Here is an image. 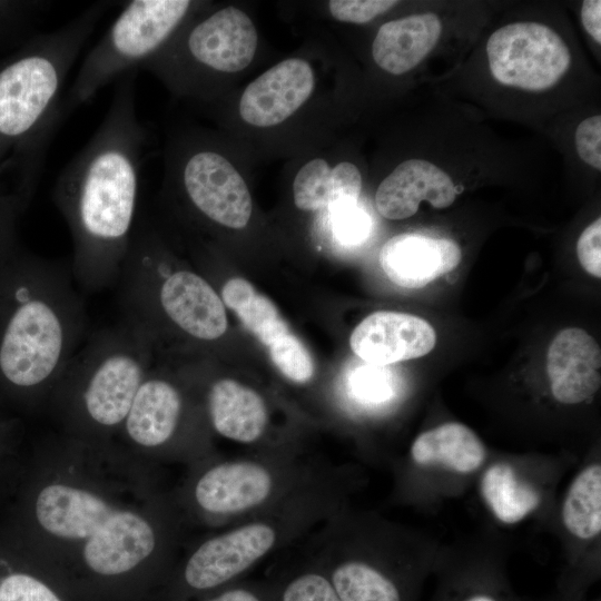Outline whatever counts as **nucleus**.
I'll use <instances>...</instances> for the list:
<instances>
[{"instance_id": "f257e3e1", "label": "nucleus", "mask_w": 601, "mask_h": 601, "mask_svg": "<svg viewBox=\"0 0 601 601\" xmlns=\"http://www.w3.org/2000/svg\"><path fill=\"white\" fill-rule=\"evenodd\" d=\"M0 529L77 601H157L189 525L159 466L56 433L31 445Z\"/></svg>"}, {"instance_id": "f03ea898", "label": "nucleus", "mask_w": 601, "mask_h": 601, "mask_svg": "<svg viewBox=\"0 0 601 601\" xmlns=\"http://www.w3.org/2000/svg\"><path fill=\"white\" fill-rule=\"evenodd\" d=\"M136 73L118 79L104 120L52 190L71 234L70 267L82 292L118 282L135 230L146 138L136 111Z\"/></svg>"}, {"instance_id": "7ed1b4c3", "label": "nucleus", "mask_w": 601, "mask_h": 601, "mask_svg": "<svg viewBox=\"0 0 601 601\" xmlns=\"http://www.w3.org/2000/svg\"><path fill=\"white\" fill-rule=\"evenodd\" d=\"M70 263L26 250L0 264V406L45 412L86 338L85 300Z\"/></svg>"}, {"instance_id": "20e7f679", "label": "nucleus", "mask_w": 601, "mask_h": 601, "mask_svg": "<svg viewBox=\"0 0 601 601\" xmlns=\"http://www.w3.org/2000/svg\"><path fill=\"white\" fill-rule=\"evenodd\" d=\"M109 7L93 3L0 60V181L7 186L9 178L26 207L53 132L66 117L61 96L67 76Z\"/></svg>"}, {"instance_id": "39448f33", "label": "nucleus", "mask_w": 601, "mask_h": 601, "mask_svg": "<svg viewBox=\"0 0 601 601\" xmlns=\"http://www.w3.org/2000/svg\"><path fill=\"white\" fill-rule=\"evenodd\" d=\"M341 479L184 548L157 601H191L236 582L343 510Z\"/></svg>"}, {"instance_id": "423d86ee", "label": "nucleus", "mask_w": 601, "mask_h": 601, "mask_svg": "<svg viewBox=\"0 0 601 601\" xmlns=\"http://www.w3.org/2000/svg\"><path fill=\"white\" fill-rule=\"evenodd\" d=\"M151 356L149 341L125 321L85 338L47 404L58 433L92 449L117 445Z\"/></svg>"}, {"instance_id": "0eeeda50", "label": "nucleus", "mask_w": 601, "mask_h": 601, "mask_svg": "<svg viewBox=\"0 0 601 601\" xmlns=\"http://www.w3.org/2000/svg\"><path fill=\"white\" fill-rule=\"evenodd\" d=\"M338 477L325 460L275 445L247 456L214 455L188 466L173 492L189 528L216 530L268 512Z\"/></svg>"}, {"instance_id": "6e6552de", "label": "nucleus", "mask_w": 601, "mask_h": 601, "mask_svg": "<svg viewBox=\"0 0 601 601\" xmlns=\"http://www.w3.org/2000/svg\"><path fill=\"white\" fill-rule=\"evenodd\" d=\"M124 321L152 346L174 329L197 342H214L227 331L225 305L211 285L176 267L151 233L136 227L118 279Z\"/></svg>"}, {"instance_id": "1a4fd4ad", "label": "nucleus", "mask_w": 601, "mask_h": 601, "mask_svg": "<svg viewBox=\"0 0 601 601\" xmlns=\"http://www.w3.org/2000/svg\"><path fill=\"white\" fill-rule=\"evenodd\" d=\"M203 405L168 375L150 368L118 432L116 444L146 464L186 467L216 455Z\"/></svg>"}, {"instance_id": "9d476101", "label": "nucleus", "mask_w": 601, "mask_h": 601, "mask_svg": "<svg viewBox=\"0 0 601 601\" xmlns=\"http://www.w3.org/2000/svg\"><path fill=\"white\" fill-rule=\"evenodd\" d=\"M189 0H132L87 53L63 100V111L88 102L109 82L156 57L189 14Z\"/></svg>"}, {"instance_id": "9b49d317", "label": "nucleus", "mask_w": 601, "mask_h": 601, "mask_svg": "<svg viewBox=\"0 0 601 601\" xmlns=\"http://www.w3.org/2000/svg\"><path fill=\"white\" fill-rule=\"evenodd\" d=\"M335 515L313 532L307 550L339 600L411 601L406 577L378 558L359 552Z\"/></svg>"}, {"instance_id": "f8f14e48", "label": "nucleus", "mask_w": 601, "mask_h": 601, "mask_svg": "<svg viewBox=\"0 0 601 601\" xmlns=\"http://www.w3.org/2000/svg\"><path fill=\"white\" fill-rule=\"evenodd\" d=\"M486 55L499 82L530 91L551 88L571 65L563 39L550 27L532 21L499 28L487 40Z\"/></svg>"}, {"instance_id": "ddd939ff", "label": "nucleus", "mask_w": 601, "mask_h": 601, "mask_svg": "<svg viewBox=\"0 0 601 601\" xmlns=\"http://www.w3.org/2000/svg\"><path fill=\"white\" fill-rule=\"evenodd\" d=\"M179 181L186 199L206 219L233 229L248 224L253 211L248 187L221 154L193 150L181 162Z\"/></svg>"}, {"instance_id": "4468645a", "label": "nucleus", "mask_w": 601, "mask_h": 601, "mask_svg": "<svg viewBox=\"0 0 601 601\" xmlns=\"http://www.w3.org/2000/svg\"><path fill=\"white\" fill-rule=\"evenodd\" d=\"M257 32L243 10L229 6L200 20L187 32L184 58L201 70L238 72L253 61Z\"/></svg>"}, {"instance_id": "2eb2a0df", "label": "nucleus", "mask_w": 601, "mask_h": 601, "mask_svg": "<svg viewBox=\"0 0 601 601\" xmlns=\"http://www.w3.org/2000/svg\"><path fill=\"white\" fill-rule=\"evenodd\" d=\"M435 343V331L425 319L390 311L368 315L349 337L356 356L380 366L422 357L434 348Z\"/></svg>"}, {"instance_id": "dca6fc26", "label": "nucleus", "mask_w": 601, "mask_h": 601, "mask_svg": "<svg viewBox=\"0 0 601 601\" xmlns=\"http://www.w3.org/2000/svg\"><path fill=\"white\" fill-rule=\"evenodd\" d=\"M314 86L315 76L306 60H283L246 87L239 100V115L255 127L276 126L303 106Z\"/></svg>"}, {"instance_id": "f3484780", "label": "nucleus", "mask_w": 601, "mask_h": 601, "mask_svg": "<svg viewBox=\"0 0 601 601\" xmlns=\"http://www.w3.org/2000/svg\"><path fill=\"white\" fill-rule=\"evenodd\" d=\"M200 397L210 431L239 444L263 443L269 411L257 391L233 378H216Z\"/></svg>"}, {"instance_id": "a211bd4d", "label": "nucleus", "mask_w": 601, "mask_h": 601, "mask_svg": "<svg viewBox=\"0 0 601 601\" xmlns=\"http://www.w3.org/2000/svg\"><path fill=\"white\" fill-rule=\"evenodd\" d=\"M601 349L585 331L570 327L551 342L546 373L553 397L563 404H579L593 396L601 384Z\"/></svg>"}, {"instance_id": "6ab92c4d", "label": "nucleus", "mask_w": 601, "mask_h": 601, "mask_svg": "<svg viewBox=\"0 0 601 601\" xmlns=\"http://www.w3.org/2000/svg\"><path fill=\"white\" fill-rule=\"evenodd\" d=\"M461 259L462 250L454 240L412 233L390 238L380 253L388 279L408 289L422 288L450 273Z\"/></svg>"}, {"instance_id": "aec40b11", "label": "nucleus", "mask_w": 601, "mask_h": 601, "mask_svg": "<svg viewBox=\"0 0 601 601\" xmlns=\"http://www.w3.org/2000/svg\"><path fill=\"white\" fill-rule=\"evenodd\" d=\"M456 198L449 175L423 159H407L383 179L375 194L377 211L387 219L412 217L422 201L434 208H446Z\"/></svg>"}, {"instance_id": "412c9836", "label": "nucleus", "mask_w": 601, "mask_h": 601, "mask_svg": "<svg viewBox=\"0 0 601 601\" xmlns=\"http://www.w3.org/2000/svg\"><path fill=\"white\" fill-rule=\"evenodd\" d=\"M441 32V20L431 12L388 21L381 26L375 36L373 59L384 71L403 75L432 51Z\"/></svg>"}, {"instance_id": "4be33fe9", "label": "nucleus", "mask_w": 601, "mask_h": 601, "mask_svg": "<svg viewBox=\"0 0 601 601\" xmlns=\"http://www.w3.org/2000/svg\"><path fill=\"white\" fill-rule=\"evenodd\" d=\"M362 190L358 168L342 161L331 167L323 158H314L296 174L294 203L302 210H338L355 206Z\"/></svg>"}, {"instance_id": "5701e85b", "label": "nucleus", "mask_w": 601, "mask_h": 601, "mask_svg": "<svg viewBox=\"0 0 601 601\" xmlns=\"http://www.w3.org/2000/svg\"><path fill=\"white\" fill-rule=\"evenodd\" d=\"M410 456L420 466L439 465L457 474H471L483 465L486 450L470 427L449 422L417 435Z\"/></svg>"}, {"instance_id": "b1692460", "label": "nucleus", "mask_w": 601, "mask_h": 601, "mask_svg": "<svg viewBox=\"0 0 601 601\" xmlns=\"http://www.w3.org/2000/svg\"><path fill=\"white\" fill-rule=\"evenodd\" d=\"M0 601H77L65 585L0 529Z\"/></svg>"}, {"instance_id": "393cba45", "label": "nucleus", "mask_w": 601, "mask_h": 601, "mask_svg": "<svg viewBox=\"0 0 601 601\" xmlns=\"http://www.w3.org/2000/svg\"><path fill=\"white\" fill-rule=\"evenodd\" d=\"M480 487L490 511L504 524L521 522L541 503L538 490L520 479L514 467L505 462L491 464L482 475Z\"/></svg>"}, {"instance_id": "a878e982", "label": "nucleus", "mask_w": 601, "mask_h": 601, "mask_svg": "<svg viewBox=\"0 0 601 601\" xmlns=\"http://www.w3.org/2000/svg\"><path fill=\"white\" fill-rule=\"evenodd\" d=\"M221 302L262 344L269 346L290 332L276 305L246 279L234 277L221 287Z\"/></svg>"}, {"instance_id": "bb28decb", "label": "nucleus", "mask_w": 601, "mask_h": 601, "mask_svg": "<svg viewBox=\"0 0 601 601\" xmlns=\"http://www.w3.org/2000/svg\"><path fill=\"white\" fill-rule=\"evenodd\" d=\"M566 531L579 540H592L601 531V464L592 463L571 482L561 508Z\"/></svg>"}, {"instance_id": "cd10ccee", "label": "nucleus", "mask_w": 601, "mask_h": 601, "mask_svg": "<svg viewBox=\"0 0 601 601\" xmlns=\"http://www.w3.org/2000/svg\"><path fill=\"white\" fill-rule=\"evenodd\" d=\"M267 579L272 585L273 601H341L308 550L300 558L276 569Z\"/></svg>"}, {"instance_id": "c85d7f7f", "label": "nucleus", "mask_w": 601, "mask_h": 601, "mask_svg": "<svg viewBox=\"0 0 601 601\" xmlns=\"http://www.w3.org/2000/svg\"><path fill=\"white\" fill-rule=\"evenodd\" d=\"M30 447L21 416L0 406V513L21 482Z\"/></svg>"}, {"instance_id": "c756f323", "label": "nucleus", "mask_w": 601, "mask_h": 601, "mask_svg": "<svg viewBox=\"0 0 601 601\" xmlns=\"http://www.w3.org/2000/svg\"><path fill=\"white\" fill-rule=\"evenodd\" d=\"M269 356L277 370L290 382L305 384L314 375V363L306 346L292 332L268 346Z\"/></svg>"}, {"instance_id": "7c9ffc66", "label": "nucleus", "mask_w": 601, "mask_h": 601, "mask_svg": "<svg viewBox=\"0 0 601 601\" xmlns=\"http://www.w3.org/2000/svg\"><path fill=\"white\" fill-rule=\"evenodd\" d=\"M26 209L21 199L0 181V264L23 249L19 243L18 223Z\"/></svg>"}, {"instance_id": "2f4dec72", "label": "nucleus", "mask_w": 601, "mask_h": 601, "mask_svg": "<svg viewBox=\"0 0 601 601\" xmlns=\"http://www.w3.org/2000/svg\"><path fill=\"white\" fill-rule=\"evenodd\" d=\"M348 387L357 401L381 403L392 394V376L384 366L367 364L355 370Z\"/></svg>"}, {"instance_id": "473e14b6", "label": "nucleus", "mask_w": 601, "mask_h": 601, "mask_svg": "<svg viewBox=\"0 0 601 601\" xmlns=\"http://www.w3.org/2000/svg\"><path fill=\"white\" fill-rule=\"evenodd\" d=\"M397 3L398 1L392 0H331L328 10L338 21L362 24L388 11Z\"/></svg>"}, {"instance_id": "72a5a7b5", "label": "nucleus", "mask_w": 601, "mask_h": 601, "mask_svg": "<svg viewBox=\"0 0 601 601\" xmlns=\"http://www.w3.org/2000/svg\"><path fill=\"white\" fill-rule=\"evenodd\" d=\"M191 601H273L269 580L244 579L219 591Z\"/></svg>"}, {"instance_id": "f704fd0d", "label": "nucleus", "mask_w": 601, "mask_h": 601, "mask_svg": "<svg viewBox=\"0 0 601 601\" xmlns=\"http://www.w3.org/2000/svg\"><path fill=\"white\" fill-rule=\"evenodd\" d=\"M575 148L579 157L591 167L601 170V116L581 121L575 130Z\"/></svg>"}, {"instance_id": "c9c22d12", "label": "nucleus", "mask_w": 601, "mask_h": 601, "mask_svg": "<svg viewBox=\"0 0 601 601\" xmlns=\"http://www.w3.org/2000/svg\"><path fill=\"white\" fill-rule=\"evenodd\" d=\"M601 219L593 220L581 233L578 244V258L583 269L590 275L601 277Z\"/></svg>"}, {"instance_id": "e433bc0d", "label": "nucleus", "mask_w": 601, "mask_h": 601, "mask_svg": "<svg viewBox=\"0 0 601 601\" xmlns=\"http://www.w3.org/2000/svg\"><path fill=\"white\" fill-rule=\"evenodd\" d=\"M334 231L344 244H357L363 242L370 230V218L356 206L336 210Z\"/></svg>"}, {"instance_id": "4c0bfd02", "label": "nucleus", "mask_w": 601, "mask_h": 601, "mask_svg": "<svg viewBox=\"0 0 601 601\" xmlns=\"http://www.w3.org/2000/svg\"><path fill=\"white\" fill-rule=\"evenodd\" d=\"M42 4L38 1H0V39L22 27Z\"/></svg>"}, {"instance_id": "58836bf2", "label": "nucleus", "mask_w": 601, "mask_h": 601, "mask_svg": "<svg viewBox=\"0 0 601 601\" xmlns=\"http://www.w3.org/2000/svg\"><path fill=\"white\" fill-rule=\"evenodd\" d=\"M601 1L585 0L581 7V20L587 32L601 43Z\"/></svg>"}, {"instance_id": "ea45409f", "label": "nucleus", "mask_w": 601, "mask_h": 601, "mask_svg": "<svg viewBox=\"0 0 601 601\" xmlns=\"http://www.w3.org/2000/svg\"><path fill=\"white\" fill-rule=\"evenodd\" d=\"M485 587L471 585L470 589L460 592L456 598L453 597L449 601H505L500 593Z\"/></svg>"}]
</instances>
